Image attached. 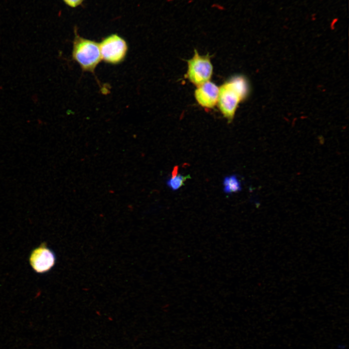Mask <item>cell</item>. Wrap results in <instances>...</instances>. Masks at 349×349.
I'll list each match as a JSON object with an SVG mask.
<instances>
[{
	"mask_svg": "<svg viewBox=\"0 0 349 349\" xmlns=\"http://www.w3.org/2000/svg\"><path fill=\"white\" fill-rule=\"evenodd\" d=\"M249 92L248 81L241 76L230 79L219 88L218 106L229 123L233 120L238 104L247 97Z\"/></svg>",
	"mask_w": 349,
	"mask_h": 349,
	"instance_id": "obj_1",
	"label": "cell"
},
{
	"mask_svg": "<svg viewBox=\"0 0 349 349\" xmlns=\"http://www.w3.org/2000/svg\"><path fill=\"white\" fill-rule=\"evenodd\" d=\"M72 57L83 71L94 74L102 61L99 43L81 37L75 32Z\"/></svg>",
	"mask_w": 349,
	"mask_h": 349,
	"instance_id": "obj_2",
	"label": "cell"
},
{
	"mask_svg": "<svg viewBox=\"0 0 349 349\" xmlns=\"http://www.w3.org/2000/svg\"><path fill=\"white\" fill-rule=\"evenodd\" d=\"M99 45L102 60L108 64H120L126 58L128 45L123 37L116 33L105 37Z\"/></svg>",
	"mask_w": 349,
	"mask_h": 349,
	"instance_id": "obj_3",
	"label": "cell"
},
{
	"mask_svg": "<svg viewBox=\"0 0 349 349\" xmlns=\"http://www.w3.org/2000/svg\"><path fill=\"white\" fill-rule=\"evenodd\" d=\"M187 77L197 87L209 81L213 73V66L208 55L200 56L196 50L192 58L188 61Z\"/></svg>",
	"mask_w": 349,
	"mask_h": 349,
	"instance_id": "obj_4",
	"label": "cell"
},
{
	"mask_svg": "<svg viewBox=\"0 0 349 349\" xmlns=\"http://www.w3.org/2000/svg\"><path fill=\"white\" fill-rule=\"evenodd\" d=\"M29 263L32 269L38 273H45L54 267L56 256L54 252L45 243L34 248L30 253Z\"/></svg>",
	"mask_w": 349,
	"mask_h": 349,
	"instance_id": "obj_5",
	"label": "cell"
},
{
	"mask_svg": "<svg viewBox=\"0 0 349 349\" xmlns=\"http://www.w3.org/2000/svg\"><path fill=\"white\" fill-rule=\"evenodd\" d=\"M219 88L214 83L207 81L197 87L194 92L195 98L201 106L212 108L217 103Z\"/></svg>",
	"mask_w": 349,
	"mask_h": 349,
	"instance_id": "obj_6",
	"label": "cell"
},
{
	"mask_svg": "<svg viewBox=\"0 0 349 349\" xmlns=\"http://www.w3.org/2000/svg\"><path fill=\"white\" fill-rule=\"evenodd\" d=\"M223 191L225 193L236 192L241 190V184L236 175L226 176L223 180Z\"/></svg>",
	"mask_w": 349,
	"mask_h": 349,
	"instance_id": "obj_7",
	"label": "cell"
},
{
	"mask_svg": "<svg viewBox=\"0 0 349 349\" xmlns=\"http://www.w3.org/2000/svg\"><path fill=\"white\" fill-rule=\"evenodd\" d=\"M190 178V175L186 176L180 174H177L175 176L172 177L167 180L166 184L173 190H176L182 186L187 179Z\"/></svg>",
	"mask_w": 349,
	"mask_h": 349,
	"instance_id": "obj_8",
	"label": "cell"
},
{
	"mask_svg": "<svg viewBox=\"0 0 349 349\" xmlns=\"http://www.w3.org/2000/svg\"><path fill=\"white\" fill-rule=\"evenodd\" d=\"M63 1L71 7H76L81 4L83 0H63Z\"/></svg>",
	"mask_w": 349,
	"mask_h": 349,
	"instance_id": "obj_9",
	"label": "cell"
},
{
	"mask_svg": "<svg viewBox=\"0 0 349 349\" xmlns=\"http://www.w3.org/2000/svg\"><path fill=\"white\" fill-rule=\"evenodd\" d=\"M178 168L177 166H176L174 168L172 172V177L175 176L177 174Z\"/></svg>",
	"mask_w": 349,
	"mask_h": 349,
	"instance_id": "obj_10",
	"label": "cell"
}]
</instances>
